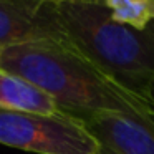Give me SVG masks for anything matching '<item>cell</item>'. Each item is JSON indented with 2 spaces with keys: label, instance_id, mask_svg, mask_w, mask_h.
<instances>
[{
  "label": "cell",
  "instance_id": "6",
  "mask_svg": "<svg viewBox=\"0 0 154 154\" xmlns=\"http://www.w3.org/2000/svg\"><path fill=\"white\" fill-rule=\"evenodd\" d=\"M0 109L17 113H60L58 104L45 91L25 78L0 68Z\"/></svg>",
  "mask_w": 154,
  "mask_h": 154
},
{
  "label": "cell",
  "instance_id": "3",
  "mask_svg": "<svg viewBox=\"0 0 154 154\" xmlns=\"http://www.w3.org/2000/svg\"><path fill=\"white\" fill-rule=\"evenodd\" d=\"M0 144L35 154H101L85 123L68 113H17L0 109Z\"/></svg>",
  "mask_w": 154,
  "mask_h": 154
},
{
  "label": "cell",
  "instance_id": "7",
  "mask_svg": "<svg viewBox=\"0 0 154 154\" xmlns=\"http://www.w3.org/2000/svg\"><path fill=\"white\" fill-rule=\"evenodd\" d=\"M111 18L144 32L154 22V0H103Z\"/></svg>",
  "mask_w": 154,
  "mask_h": 154
},
{
  "label": "cell",
  "instance_id": "9",
  "mask_svg": "<svg viewBox=\"0 0 154 154\" xmlns=\"http://www.w3.org/2000/svg\"><path fill=\"white\" fill-rule=\"evenodd\" d=\"M147 30H149V32H151V33H152V35H154V22H152V23H151V27H149V28H147Z\"/></svg>",
  "mask_w": 154,
  "mask_h": 154
},
{
  "label": "cell",
  "instance_id": "1",
  "mask_svg": "<svg viewBox=\"0 0 154 154\" xmlns=\"http://www.w3.org/2000/svg\"><path fill=\"white\" fill-rule=\"evenodd\" d=\"M0 68L40 88L71 116L118 113L154 118L149 101L106 76L73 47L58 43L5 47L0 50Z\"/></svg>",
  "mask_w": 154,
  "mask_h": 154
},
{
  "label": "cell",
  "instance_id": "5",
  "mask_svg": "<svg viewBox=\"0 0 154 154\" xmlns=\"http://www.w3.org/2000/svg\"><path fill=\"white\" fill-rule=\"evenodd\" d=\"M101 154H154V118L100 113L80 118Z\"/></svg>",
  "mask_w": 154,
  "mask_h": 154
},
{
  "label": "cell",
  "instance_id": "8",
  "mask_svg": "<svg viewBox=\"0 0 154 154\" xmlns=\"http://www.w3.org/2000/svg\"><path fill=\"white\" fill-rule=\"evenodd\" d=\"M151 100H152V103H154V85H152V88H151Z\"/></svg>",
  "mask_w": 154,
  "mask_h": 154
},
{
  "label": "cell",
  "instance_id": "10",
  "mask_svg": "<svg viewBox=\"0 0 154 154\" xmlns=\"http://www.w3.org/2000/svg\"><path fill=\"white\" fill-rule=\"evenodd\" d=\"M50 2H53V4H60V2H65V0H50Z\"/></svg>",
  "mask_w": 154,
  "mask_h": 154
},
{
  "label": "cell",
  "instance_id": "4",
  "mask_svg": "<svg viewBox=\"0 0 154 154\" xmlns=\"http://www.w3.org/2000/svg\"><path fill=\"white\" fill-rule=\"evenodd\" d=\"M58 43L71 47L50 0H0V47Z\"/></svg>",
  "mask_w": 154,
  "mask_h": 154
},
{
  "label": "cell",
  "instance_id": "11",
  "mask_svg": "<svg viewBox=\"0 0 154 154\" xmlns=\"http://www.w3.org/2000/svg\"><path fill=\"white\" fill-rule=\"evenodd\" d=\"M0 50H2V47H0Z\"/></svg>",
  "mask_w": 154,
  "mask_h": 154
},
{
  "label": "cell",
  "instance_id": "2",
  "mask_svg": "<svg viewBox=\"0 0 154 154\" xmlns=\"http://www.w3.org/2000/svg\"><path fill=\"white\" fill-rule=\"evenodd\" d=\"M58 17L70 45L100 71L154 106V35L111 18L103 0H65Z\"/></svg>",
  "mask_w": 154,
  "mask_h": 154
}]
</instances>
